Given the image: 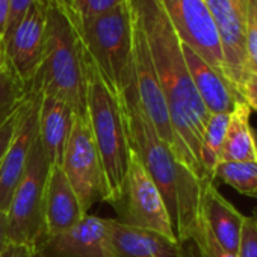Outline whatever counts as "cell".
Returning <instances> with one entry per match:
<instances>
[{
  "label": "cell",
  "instance_id": "ffe728a7",
  "mask_svg": "<svg viewBox=\"0 0 257 257\" xmlns=\"http://www.w3.org/2000/svg\"><path fill=\"white\" fill-rule=\"evenodd\" d=\"M251 109L245 101H239L230 112V121L224 146L221 150V162H257L255 134L251 124Z\"/></svg>",
  "mask_w": 257,
  "mask_h": 257
},
{
  "label": "cell",
  "instance_id": "1f68e13d",
  "mask_svg": "<svg viewBox=\"0 0 257 257\" xmlns=\"http://www.w3.org/2000/svg\"><path fill=\"white\" fill-rule=\"evenodd\" d=\"M10 14V0H0V37L4 38Z\"/></svg>",
  "mask_w": 257,
  "mask_h": 257
},
{
  "label": "cell",
  "instance_id": "3957f363",
  "mask_svg": "<svg viewBox=\"0 0 257 257\" xmlns=\"http://www.w3.org/2000/svg\"><path fill=\"white\" fill-rule=\"evenodd\" d=\"M85 70L86 118L103 170L104 201L112 204L121 195L132 150L127 140L119 98L101 77L86 52Z\"/></svg>",
  "mask_w": 257,
  "mask_h": 257
},
{
  "label": "cell",
  "instance_id": "8d00e7d4",
  "mask_svg": "<svg viewBox=\"0 0 257 257\" xmlns=\"http://www.w3.org/2000/svg\"><path fill=\"white\" fill-rule=\"evenodd\" d=\"M252 73H254V74H255V76H257V70H255V71H252Z\"/></svg>",
  "mask_w": 257,
  "mask_h": 257
},
{
  "label": "cell",
  "instance_id": "9a60e30c",
  "mask_svg": "<svg viewBox=\"0 0 257 257\" xmlns=\"http://www.w3.org/2000/svg\"><path fill=\"white\" fill-rule=\"evenodd\" d=\"M88 215L70 185L61 167H50L46 203H44V233L56 236L79 224Z\"/></svg>",
  "mask_w": 257,
  "mask_h": 257
},
{
  "label": "cell",
  "instance_id": "7c38bea8",
  "mask_svg": "<svg viewBox=\"0 0 257 257\" xmlns=\"http://www.w3.org/2000/svg\"><path fill=\"white\" fill-rule=\"evenodd\" d=\"M49 4L50 0H35L20 25L4 41L8 68L29 88L41 61Z\"/></svg>",
  "mask_w": 257,
  "mask_h": 257
},
{
  "label": "cell",
  "instance_id": "d4e9b609",
  "mask_svg": "<svg viewBox=\"0 0 257 257\" xmlns=\"http://www.w3.org/2000/svg\"><path fill=\"white\" fill-rule=\"evenodd\" d=\"M245 49L249 62L251 73L257 70V11L255 0L251 2L248 17H246V29H245Z\"/></svg>",
  "mask_w": 257,
  "mask_h": 257
},
{
  "label": "cell",
  "instance_id": "8fae6325",
  "mask_svg": "<svg viewBox=\"0 0 257 257\" xmlns=\"http://www.w3.org/2000/svg\"><path fill=\"white\" fill-rule=\"evenodd\" d=\"M134 82L140 106L159 138L171 149L174 158L177 143L171 127L167 101L152 61L144 32L134 16Z\"/></svg>",
  "mask_w": 257,
  "mask_h": 257
},
{
  "label": "cell",
  "instance_id": "cb8c5ba5",
  "mask_svg": "<svg viewBox=\"0 0 257 257\" xmlns=\"http://www.w3.org/2000/svg\"><path fill=\"white\" fill-rule=\"evenodd\" d=\"M121 2L124 0H71L68 13L74 22H86L112 11Z\"/></svg>",
  "mask_w": 257,
  "mask_h": 257
},
{
  "label": "cell",
  "instance_id": "7a4b0ae2",
  "mask_svg": "<svg viewBox=\"0 0 257 257\" xmlns=\"http://www.w3.org/2000/svg\"><path fill=\"white\" fill-rule=\"evenodd\" d=\"M31 89L86 116L85 49L70 13L55 0L49 4L41 61Z\"/></svg>",
  "mask_w": 257,
  "mask_h": 257
},
{
  "label": "cell",
  "instance_id": "2e32d148",
  "mask_svg": "<svg viewBox=\"0 0 257 257\" xmlns=\"http://www.w3.org/2000/svg\"><path fill=\"white\" fill-rule=\"evenodd\" d=\"M116 257H183L180 243L162 233L125 225L107 218Z\"/></svg>",
  "mask_w": 257,
  "mask_h": 257
},
{
  "label": "cell",
  "instance_id": "44dd1931",
  "mask_svg": "<svg viewBox=\"0 0 257 257\" xmlns=\"http://www.w3.org/2000/svg\"><path fill=\"white\" fill-rule=\"evenodd\" d=\"M228 121H230V113H212L206 122L203 132L200 161L204 174L212 180H213V173L221 161V150L224 146Z\"/></svg>",
  "mask_w": 257,
  "mask_h": 257
},
{
  "label": "cell",
  "instance_id": "e0dca14e",
  "mask_svg": "<svg viewBox=\"0 0 257 257\" xmlns=\"http://www.w3.org/2000/svg\"><path fill=\"white\" fill-rule=\"evenodd\" d=\"M76 113L56 98L41 97L38 110V140L50 167H61L73 131Z\"/></svg>",
  "mask_w": 257,
  "mask_h": 257
},
{
  "label": "cell",
  "instance_id": "74e56055",
  "mask_svg": "<svg viewBox=\"0 0 257 257\" xmlns=\"http://www.w3.org/2000/svg\"><path fill=\"white\" fill-rule=\"evenodd\" d=\"M255 147H257V137H255Z\"/></svg>",
  "mask_w": 257,
  "mask_h": 257
},
{
  "label": "cell",
  "instance_id": "d6986e66",
  "mask_svg": "<svg viewBox=\"0 0 257 257\" xmlns=\"http://www.w3.org/2000/svg\"><path fill=\"white\" fill-rule=\"evenodd\" d=\"M215 180L203 183V216L218 243L230 254L237 255L245 216L218 191Z\"/></svg>",
  "mask_w": 257,
  "mask_h": 257
},
{
  "label": "cell",
  "instance_id": "f546056e",
  "mask_svg": "<svg viewBox=\"0 0 257 257\" xmlns=\"http://www.w3.org/2000/svg\"><path fill=\"white\" fill-rule=\"evenodd\" d=\"M0 257H43L37 246H28L20 243H10L2 252Z\"/></svg>",
  "mask_w": 257,
  "mask_h": 257
},
{
  "label": "cell",
  "instance_id": "836d02e7",
  "mask_svg": "<svg viewBox=\"0 0 257 257\" xmlns=\"http://www.w3.org/2000/svg\"><path fill=\"white\" fill-rule=\"evenodd\" d=\"M55 2H58L59 5H62L67 11L70 10V5H71V0H55Z\"/></svg>",
  "mask_w": 257,
  "mask_h": 257
},
{
  "label": "cell",
  "instance_id": "d6a6232c",
  "mask_svg": "<svg viewBox=\"0 0 257 257\" xmlns=\"http://www.w3.org/2000/svg\"><path fill=\"white\" fill-rule=\"evenodd\" d=\"M8 68V62H7V53H5V44H4V38L0 37V71Z\"/></svg>",
  "mask_w": 257,
  "mask_h": 257
},
{
  "label": "cell",
  "instance_id": "e575fe53",
  "mask_svg": "<svg viewBox=\"0 0 257 257\" xmlns=\"http://www.w3.org/2000/svg\"><path fill=\"white\" fill-rule=\"evenodd\" d=\"M252 218H254V219L257 221V207H255V209L252 210Z\"/></svg>",
  "mask_w": 257,
  "mask_h": 257
},
{
  "label": "cell",
  "instance_id": "4316f807",
  "mask_svg": "<svg viewBox=\"0 0 257 257\" xmlns=\"http://www.w3.org/2000/svg\"><path fill=\"white\" fill-rule=\"evenodd\" d=\"M34 2H35V0H10L8 25H7V31H5V35H4V41L20 25V22L23 20V17L26 16V13L29 11V8L32 7Z\"/></svg>",
  "mask_w": 257,
  "mask_h": 257
},
{
  "label": "cell",
  "instance_id": "603a6c76",
  "mask_svg": "<svg viewBox=\"0 0 257 257\" xmlns=\"http://www.w3.org/2000/svg\"><path fill=\"white\" fill-rule=\"evenodd\" d=\"M215 179L242 195L257 198V162H221L213 173Z\"/></svg>",
  "mask_w": 257,
  "mask_h": 257
},
{
  "label": "cell",
  "instance_id": "4dcf8cb0",
  "mask_svg": "<svg viewBox=\"0 0 257 257\" xmlns=\"http://www.w3.org/2000/svg\"><path fill=\"white\" fill-rule=\"evenodd\" d=\"M10 225L5 212H0V252L10 245Z\"/></svg>",
  "mask_w": 257,
  "mask_h": 257
},
{
  "label": "cell",
  "instance_id": "5bb4252c",
  "mask_svg": "<svg viewBox=\"0 0 257 257\" xmlns=\"http://www.w3.org/2000/svg\"><path fill=\"white\" fill-rule=\"evenodd\" d=\"M37 248L43 257H116L107 218L89 213L70 230L44 236Z\"/></svg>",
  "mask_w": 257,
  "mask_h": 257
},
{
  "label": "cell",
  "instance_id": "30bf717a",
  "mask_svg": "<svg viewBox=\"0 0 257 257\" xmlns=\"http://www.w3.org/2000/svg\"><path fill=\"white\" fill-rule=\"evenodd\" d=\"M204 2L218 31L227 80L240 95L242 86L251 76L245 49V29L252 0H204Z\"/></svg>",
  "mask_w": 257,
  "mask_h": 257
},
{
  "label": "cell",
  "instance_id": "ba28073f",
  "mask_svg": "<svg viewBox=\"0 0 257 257\" xmlns=\"http://www.w3.org/2000/svg\"><path fill=\"white\" fill-rule=\"evenodd\" d=\"M159 4L182 44L227 80L218 31L204 0H159Z\"/></svg>",
  "mask_w": 257,
  "mask_h": 257
},
{
  "label": "cell",
  "instance_id": "8992f818",
  "mask_svg": "<svg viewBox=\"0 0 257 257\" xmlns=\"http://www.w3.org/2000/svg\"><path fill=\"white\" fill-rule=\"evenodd\" d=\"M49 174L50 165L37 135L29 164L7 212L11 243L37 246L38 242L46 236L44 203Z\"/></svg>",
  "mask_w": 257,
  "mask_h": 257
},
{
  "label": "cell",
  "instance_id": "83f0119b",
  "mask_svg": "<svg viewBox=\"0 0 257 257\" xmlns=\"http://www.w3.org/2000/svg\"><path fill=\"white\" fill-rule=\"evenodd\" d=\"M20 110L7 124H4L2 127H0V167H2L5 153H7V150H8V147H10V144L13 141V137L16 134V128H17V124H19V116H20Z\"/></svg>",
  "mask_w": 257,
  "mask_h": 257
},
{
  "label": "cell",
  "instance_id": "6da1fadb",
  "mask_svg": "<svg viewBox=\"0 0 257 257\" xmlns=\"http://www.w3.org/2000/svg\"><path fill=\"white\" fill-rule=\"evenodd\" d=\"M132 11L149 44L152 61L167 101L177 143L176 159L200 179L204 174L200 147L210 116L191 79L182 41L164 13L159 0H131Z\"/></svg>",
  "mask_w": 257,
  "mask_h": 257
},
{
  "label": "cell",
  "instance_id": "484cf974",
  "mask_svg": "<svg viewBox=\"0 0 257 257\" xmlns=\"http://www.w3.org/2000/svg\"><path fill=\"white\" fill-rule=\"evenodd\" d=\"M237 257H257V221L252 216H245Z\"/></svg>",
  "mask_w": 257,
  "mask_h": 257
},
{
  "label": "cell",
  "instance_id": "277c9868",
  "mask_svg": "<svg viewBox=\"0 0 257 257\" xmlns=\"http://www.w3.org/2000/svg\"><path fill=\"white\" fill-rule=\"evenodd\" d=\"M74 25L86 55L109 88L119 97L134 85V11L131 0H124L100 17L74 22Z\"/></svg>",
  "mask_w": 257,
  "mask_h": 257
},
{
  "label": "cell",
  "instance_id": "d590c367",
  "mask_svg": "<svg viewBox=\"0 0 257 257\" xmlns=\"http://www.w3.org/2000/svg\"><path fill=\"white\" fill-rule=\"evenodd\" d=\"M255 11H257V0H255Z\"/></svg>",
  "mask_w": 257,
  "mask_h": 257
},
{
  "label": "cell",
  "instance_id": "5b68a950",
  "mask_svg": "<svg viewBox=\"0 0 257 257\" xmlns=\"http://www.w3.org/2000/svg\"><path fill=\"white\" fill-rule=\"evenodd\" d=\"M118 98L124 115L128 146L141 159L147 173L158 186L176 233L179 218L180 173L185 165L177 162L171 149L159 138L152 122L143 112L137 97L135 82Z\"/></svg>",
  "mask_w": 257,
  "mask_h": 257
},
{
  "label": "cell",
  "instance_id": "7402d4cb",
  "mask_svg": "<svg viewBox=\"0 0 257 257\" xmlns=\"http://www.w3.org/2000/svg\"><path fill=\"white\" fill-rule=\"evenodd\" d=\"M32 89L10 68L0 71V127L7 124L29 100Z\"/></svg>",
  "mask_w": 257,
  "mask_h": 257
},
{
  "label": "cell",
  "instance_id": "ac0fdd59",
  "mask_svg": "<svg viewBox=\"0 0 257 257\" xmlns=\"http://www.w3.org/2000/svg\"><path fill=\"white\" fill-rule=\"evenodd\" d=\"M182 49L198 97L210 115L230 113L239 101H243L236 89L192 49L185 44H182Z\"/></svg>",
  "mask_w": 257,
  "mask_h": 257
},
{
  "label": "cell",
  "instance_id": "f1b7e54d",
  "mask_svg": "<svg viewBox=\"0 0 257 257\" xmlns=\"http://www.w3.org/2000/svg\"><path fill=\"white\" fill-rule=\"evenodd\" d=\"M240 97L249 106L251 110L257 112V76L254 73H251V76L248 77V80L242 86Z\"/></svg>",
  "mask_w": 257,
  "mask_h": 257
},
{
  "label": "cell",
  "instance_id": "9c48e42d",
  "mask_svg": "<svg viewBox=\"0 0 257 257\" xmlns=\"http://www.w3.org/2000/svg\"><path fill=\"white\" fill-rule=\"evenodd\" d=\"M61 168L86 213L97 201H104L103 170L86 116H74Z\"/></svg>",
  "mask_w": 257,
  "mask_h": 257
},
{
  "label": "cell",
  "instance_id": "52a82bcc",
  "mask_svg": "<svg viewBox=\"0 0 257 257\" xmlns=\"http://www.w3.org/2000/svg\"><path fill=\"white\" fill-rule=\"evenodd\" d=\"M112 206L116 212L118 222L153 230L176 239L164 198L141 159L134 152H131V164L122 183L121 195Z\"/></svg>",
  "mask_w": 257,
  "mask_h": 257
},
{
  "label": "cell",
  "instance_id": "4fadbf2b",
  "mask_svg": "<svg viewBox=\"0 0 257 257\" xmlns=\"http://www.w3.org/2000/svg\"><path fill=\"white\" fill-rule=\"evenodd\" d=\"M41 95L34 92L23 104L13 141L0 167V212H8L13 195L26 171L38 135V110Z\"/></svg>",
  "mask_w": 257,
  "mask_h": 257
}]
</instances>
